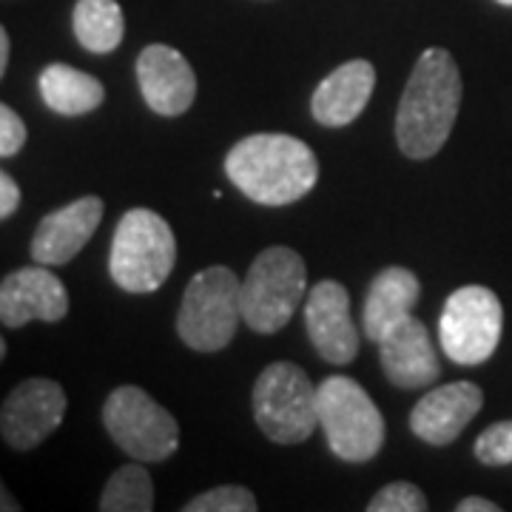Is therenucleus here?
I'll list each match as a JSON object with an SVG mask.
<instances>
[{"label":"nucleus","mask_w":512,"mask_h":512,"mask_svg":"<svg viewBox=\"0 0 512 512\" xmlns=\"http://www.w3.org/2000/svg\"><path fill=\"white\" fill-rule=\"evenodd\" d=\"M461 109V74L447 49H427L413 66L396 114V140L404 157H436Z\"/></svg>","instance_id":"1"},{"label":"nucleus","mask_w":512,"mask_h":512,"mask_svg":"<svg viewBox=\"0 0 512 512\" xmlns=\"http://www.w3.org/2000/svg\"><path fill=\"white\" fill-rule=\"evenodd\" d=\"M225 174L248 200L291 205L311 194L319 163L308 143L291 134H251L225 157Z\"/></svg>","instance_id":"2"},{"label":"nucleus","mask_w":512,"mask_h":512,"mask_svg":"<svg viewBox=\"0 0 512 512\" xmlns=\"http://www.w3.org/2000/svg\"><path fill=\"white\" fill-rule=\"evenodd\" d=\"M177 262V239L171 225L151 208H131L117 222L111 239L109 274L126 293H154Z\"/></svg>","instance_id":"3"},{"label":"nucleus","mask_w":512,"mask_h":512,"mask_svg":"<svg viewBox=\"0 0 512 512\" xmlns=\"http://www.w3.org/2000/svg\"><path fill=\"white\" fill-rule=\"evenodd\" d=\"M305 296V259L285 245L265 248L242 279V322L256 333H276L291 322Z\"/></svg>","instance_id":"4"},{"label":"nucleus","mask_w":512,"mask_h":512,"mask_svg":"<svg viewBox=\"0 0 512 512\" xmlns=\"http://www.w3.org/2000/svg\"><path fill=\"white\" fill-rule=\"evenodd\" d=\"M242 322V279L225 265H211L188 282L177 313V333L200 353L228 348Z\"/></svg>","instance_id":"5"},{"label":"nucleus","mask_w":512,"mask_h":512,"mask_svg":"<svg viewBox=\"0 0 512 512\" xmlns=\"http://www.w3.org/2000/svg\"><path fill=\"white\" fill-rule=\"evenodd\" d=\"M319 427L328 436L333 456L362 464L379 456L384 444L382 410L350 376H330L316 387Z\"/></svg>","instance_id":"6"},{"label":"nucleus","mask_w":512,"mask_h":512,"mask_svg":"<svg viewBox=\"0 0 512 512\" xmlns=\"http://www.w3.org/2000/svg\"><path fill=\"white\" fill-rule=\"evenodd\" d=\"M254 419L276 444H302L319 427L316 384L293 362L268 365L254 382Z\"/></svg>","instance_id":"7"},{"label":"nucleus","mask_w":512,"mask_h":512,"mask_svg":"<svg viewBox=\"0 0 512 512\" xmlns=\"http://www.w3.org/2000/svg\"><path fill=\"white\" fill-rule=\"evenodd\" d=\"M103 424L111 441L143 464L165 461L180 447V424L137 384L114 387L103 404Z\"/></svg>","instance_id":"8"},{"label":"nucleus","mask_w":512,"mask_h":512,"mask_svg":"<svg viewBox=\"0 0 512 512\" xmlns=\"http://www.w3.org/2000/svg\"><path fill=\"white\" fill-rule=\"evenodd\" d=\"M504 308L484 285H464L447 296L439 319V342L450 362L484 365L501 342Z\"/></svg>","instance_id":"9"},{"label":"nucleus","mask_w":512,"mask_h":512,"mask_svg":"<svg viewBox=\"0 0 512 512\" xmlns=\"http://www.w3.org/2000/svg\"><path fill=\"white\" fill-rule=\"evenodd\" d=\"M66 390L55 379H26L0 404V436L12 450H35L66 416Z\"/></svg>","instance_id":"10"},{"label":"nucleus","mask_w":512,"mask_h":512,"mask_svg":"<svg viewBox=\"0 0 512 512\" xmlns=\"http://www.w3.org/2000/svg\"><path fill=\"white\" fill-rule=\"evenodd\" d=\"M305 328L313 350L330 365H350L359 353V330L350 319V293L345 285L322 279L305 296Z\"/></svg>","instance_id":"11"},{"label":"nucleus","mask_w":512,"mask_h":512,"mask_svg":"<svg viewBox=\"0 0 512 512\" xmlns=\"http://www.w3.org/2000/svg\"><path fill=\"white\" fill-rule=\"evenodd\" d=\"M69 313V291L49 265L18 268L0 282V322L6 328H23L29 322L55 325Z\"/></svg>","instance_id":"12"},{"label":"nucleus","mask_w":512,"mask_h":512,"mask_svg":"<svg viewBox=\"0 0 512 512\" xmlns=\"http://www.w3.org/2000/svg\"><path fill=\"white\" fill-rule=\"evenodd\" d=\"M137 83L148 109L163 117H180L197 100V74L177 49L151 43L137 57Z\"/></svg>","instance_id":"13"},{"label":"nucleus","mask_w":512,"mask_h":512,"mask_svg":"<svg viewBox=\"0 0 512 512\" xmlns=\"http://www.w3.org/2000/svg\"><path fill=\"white\" fill-rule=\"evenodd\" d=\"M379 359H382L387 382L402 387V390L430 387L441 376L439 356H436V345L430 339V330L413 313L404 316L399 325H393L379 339Z\"/></svg>","instance_id":"14"},{"label":"nucleus","mask_w":512,"mask_h":512,"mask_svg":"<svg viewBox=\"0 0 512 512\" xmlns=\"http://www.w3.org/2000/svg\"><path fill=\"white\" fill-rule=\"evenodd\" d=\"M106 205L100 197H80L46 214L32 237V259L37 265H66L86 248L103 222Z\"/></svg>","instance_id":"15"},{"label":"nucleus","mask_w":512,"mask_h":512,"mask_svg":"<svg viewBox=\"0 0 512 512\" xmlns=\"http://www.w3.org/2000/svg\"><path fill=\"white\" fill-rule=\"evenodd\" d=\"M484 407V393L473 382H450L424 393L410 413V430L421 441L444 447L464 433Z\"/></svg>","instance_id":"16"},{"label":"nucleus","mask_w":512,"mask_h":512,"mask_svg":"<svg viewBox=\"0 0 512 512\" xmlns=\"http://www.w3.org/2000/svg\"><path fill=\"white\" fill-rule=\"evenodd\" d=\"M376 89V69L367 60H348L316 86L311 100L313 120L328 128L350 126L367 109Z\"/></svg>","instance_id":"17"},{"label":"nucleus","mask_w":512,"mask_h":512,"mask_svg":"<svg viewBox=\"0 0 512 512\" xmlns=\"http://www.w3.org/2000/svg\"><path fill=\"white\" fill-rule=\"evenodd\" d=\"M421 282L419 276L407 268H384L382 274L373 276L365 296V313H362V330L370 342L379 345L387 330L399 325L404 316H410L419 305Z\"/></svg>","instance_id":"18"},{"label":"nucleus","mask_w":512,"mask_h":512,"mask_svg":"<svg viewBox=\"0 0 512 512\" xmlns=\"http://www.w3.org/2000/svg\"><path fill=\"white\" fill-rule=\"evenodd\" d=\"M40 97L49 109L63 117H80L100 109L106 100V86L94 74L72 69L66 63H52L40 72Z\"/></svg>","instance_id":"19"},{"label":"nucleus","mask_w":512,"mask_h":512,"mask_svg":"<svg viewBox=\"0 0 512 512\" xmlns=\"http://www.w3.org/2000/svg\"><path fill=\"white\" fill-rule=\"evenodd\" d=\"M72 26L77 43L94 55L114 52L126 35V20L117 0H77Z\"/></svg>","instance_id":"20"},{"label":"nucleus","mask_w":512,"mask_h":512,"mask_svg":"<svg viewBox=\"0 0 512 512\" xmlns=\"http://www.w3.org/2000/svg\"><path fill=\"white\" fill-rule=\"evenodd\" d=\"M103 512H148L154 510V481L140 464H126L106 481L100 504Z\"/></svg>","instance_id":"21"},{"label":"nucleus","mask_w":512,"mask_h":512,"mask_svg":"<svg viewBox=\"0 0 512 512\" xmlns=\"http://www.w3.org/2000/svg\"><path fill=\"white\" fill-rule=\"evenodd\" d=\"M256 495L239 484H222V487H214L208 493L194 495L188 504H185V512H256Z\"/></svg>","instance_id":"22"},{"label":"nucleus","mask_w":512,"mask_h":512,"mask_svg":"<svg viewBox=\"0 0 512 512\" xmlns=\"http://www.w3.org/2000/svg\"><path fill=\"white\" fill-rule=\"evenodd\" d=\"M427 507V495L413 481H393L370 498L367 512H424Z\"/></svg>","instance_id":"23"},{"label":"nucleus","mask_w":512,"mask_h":512,"mask_svg":"<svg viewBox=\"0 0 512 512\" xmlns=\"http://www.w3.org/2000/svg\"><path fill=\"white\" fill-rule=\"evenodd\" d=\"M476 458L487 467H504L512 464V421L490 424L476 439Z\"/></svg>","instance_id":"24"},{"label":"nucleus","mask_w":512,"mask_h":512,"mask_svg":"<svg viewBox=\"0 0 512 512\" xmlns=\"http://www.w3.org/2000/svg\"><path fill=\"white\" fill-rule=\"evenodd\" d=\"M26 146V123L15 109L0 103V157H15Z\"/></svg>","instance_id":"25"},{"label":"nucleus","mask_w":512,"mask_h":512,"mask_svg":"<svg viewBox=\"0 0 512 512\" xmlns=\"http://www.w3.org/2000/svg\"><path fill=\"white\" fill-rule=\"evenodd\" d=\"M18 205H20L18 183H15L6 171H0V220L12 217V214L18 211Z\"/></svg>","instance_id":"26"},{"label":"nucleus","mask_w":512,"mask_h":512,"mask_svg":"<svg viewBox=\"0 0 512 512\" xmlns=\"http://www.w3.org/2000/svg\"><path fill=\"white\" fill-rule=\"evenodd\" d=\"M458 512H498L501 507L495 501H487V498H478V495H470L464 501H458Z\"/></svg>","instance_id":"27"},{"label":"nucleus","mask_w":512,"mask_h":512,"mask_svg":"<svg viewBox=\"0 0 512 512\" xmlns=\"http://www.w3.org/2000/svg\"><path fill=\"white\" fill-rule=\"evenodd\" d=\"M0 512H20V504L15 501V495L6 490L3 478H0Z\"/></svg>","instance_id":"28"},{"label":"nucleus","mask_w":512,"mask_h":512,"mask_svg":"<svg viewBox=\"0 0 512 512\" xmlns=\"http://www.w3.org/2000/svg\"><path fill=\"white\" fill-rule=\"evenodd\" d=\"M6 66H9V35L0 26V77L6 74Z\"/></svg>","instance_id":"29"},{"label":"nucleus","mask_w":512,"mask_h":512,"mask_svg":"<svg viewBox=\"0 0 512 512\" xmlns=\"http://www.w3.org/2000/svg\"><path fill=\"white\" fill-rule=\"evenodd\" d=\"M6 359V342H3V336H0V362Z\"/></svg>","instance_id":"30"},{"label":"nucleus","mask_w":512,"mask_h":512,"mask_svg":"<svg viewBox=\"0 0 512 512\" xmlns=\"http://www.w3.org/2000/svg\"><path fill=\"white\" fill-rule=\"evenodd\" d=\"M495 3H501V6H512V0H495Z\"/></svg>","instance_id":"31"}]
</instances>
